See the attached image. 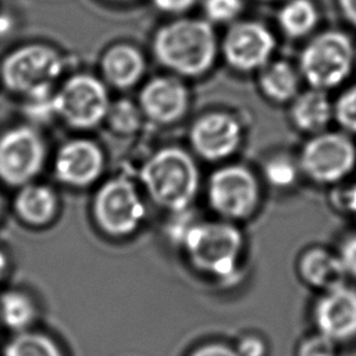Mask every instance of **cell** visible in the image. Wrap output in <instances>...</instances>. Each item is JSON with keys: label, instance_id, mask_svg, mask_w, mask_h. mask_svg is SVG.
Masks as SVG:
<instances>
[{"label": "cell", "instance_id": "cell-13", "mask_svg": "<svg viewBox=\"0 0 356 356\" xmlns=\"http://www.w3.org/2000/svg\"><path fill=\"white\" fill-rule=\"evenodd\" d=\"M193 152L207 160L220 161L236 152L241 143V125L227 113H207L195 120L189 131Z\"/></svg>", "mask_w": 356, "mask_h": 356}, {"label": "cell", "instance_id": "cell-36", "mask_svg": "<svg viewBox=\"0 0 356 356\" xmlns=\"http://www.w3.org/2000/svg\"><path fill=\"white\" fill-rule=\"evenodd\" d=\"M343 202H345L346 209L350 211V214H353L356 217V182L345 191Z\"/></svg>", "mask_w": 356, "mask_h": 356}, {"label": "cell", "instance_id": "cell-10", "mask_svg": "<svg viewBox=\"0 0 356 356\" xmlns=\"http://www.w3.org/2000/svg\"><path fill=\"white\" fill-rule=\"evenodd\" d=\"M207 200L224 220L248 218L260 200L257 178L242 164L222 165L207 181Z\"/></svg>", "mask_w": 356, "mask_h": 356}, {"label": "cell", "instance_id": "cell-28", "mask_svg": "<svg viewBox=\"0 0 356 356\" xmlns=\"http://www.w3.org/2000/svg\"><path fill=\"white\" fill-rule=\"evenodd\" d=\"M196 222L197 220L195 218V214L189 209L172 211V217L168 220L165 225L167 235L172 242L182 245L186 234Z\"/></svg>", "mask_w": 356, "mask_h": 356}, {"label": "cell", "instance_id": "cell-23", "mask_svg": "<svg viewBox=\"0 0 356 356\" xmlns=\"http://www.w3.org/2000/svg\"><path fill=\"white\" fill-rule=\"evenodd\" d=\"M318 14L310 0H289L278 13V24L282 32L292 39L309 35L317 25Z\"/></svg>", "mask_w": 356, "mask_h": 356}, {"label": "cell", "instance_id": "cell-40", "mask_svg": "<svg viewBox=\"0 0 356 356\" xmlns=\"http://www.w3.org/2000/svg\"><path fill=\"white\" fill-rule=\"evenodd\" d=\"M114 1H127V0H114Z\"/></svg>", "mask_w": 356, "mask_h": 356}, {"label": "cell", "instance_id": "cell-1", "mask_svg": "<svg viewBox=\"0 0 356 356\" xmlns=\"http://www.w3.org/2000/svg\"><path fill=\"white\" fill-rule=\"evenodd\" d=\"M152 49L156 60L171 72L199 76L216 61L217 36L207 19L178 18L157 29Z\"/></svg>", "mask_w": 356, "mask_h": 356}, {"label": "cell", "instance_id": "cell-22", "mask_svg": "<svg viewBox=\"0 0 356 356\" xmlns=\"http://www.w3.org/2000/svg\"><path fill=\"white\" fill-rule=\"evenodd\" d=\"M1 356H65L58 342L36 328L14 334L4 345Z\"/></svg>", "mask_w": 356, "mask_h": 356}, {"label": "cell", "instance_id": "cell-33", "mask_svg": "<svg viewBox=\"0 0 356 356\" xmlns=\"http://www.w3.org/2000/svg\"><path fill=\"white\" fill-rule=\"evenodd\" d=\"M191 356H238V353L224 343H207L196 349Z\"/></svg>", "mask_w": 356, "mask_h": 356}, {"label": "cell", "instance_id": "cell-29", "mask_svg": "<svg viewBox=\"0 0 356 356\" xmlns=\"http://www.w3.org/2000/svg\"><path fill=\"white\" fill-rule=\"evenodd\" d=\"M298 356H337V342L318 332L300 343Z\"/></svg>", "mask_w": 356, "mask_h": 356}, {"label": "cell", "instance_id": "cell-32", "mask_svg": "<svg viewBox=\"0 0 356 356\" xmlns=\"http://www.w3.org/2000/svg\"><path fill=\"white\" fill-rule=\"evenodd\" d=\"M196 0H153V4L157 10L165 14H182L193 7Z\"/></svg>", "mask_w": 356, "mask_h": 356}, {"label": "cell", "instance_id": "cell-27", "mask_svg": "<svg viewBox=\"0 0 356 356\" xmlns=\"http://www.w3.org/2000/svg\"><path fill=\"white\" fill-rule=\"evenodd\" d=\"M242 8V0H203V11L209 22H231L241 14Z\"/></svg>", "mask_w": 356, "mask_h": 356}, {"label": "cell", "instance_id": "cell-4", "mask_svg": "<svg viewBox=\"0 0 356 356\" xmlns=\"http://www.w3.org/2000/svg\"><path fill=\"white\" fill-rule=\"evenodd\" d=\"M242 245L241 231L227 221H197L182 243L195 268L222 280L236 271Z\"/></svg>", "mask_w": 356, "mask_h": 356}, {"label": "cell", "instance_id": "cell-35", "mask_svg": "<svg viewBox=\"0 0 356 356\" xmlns=\"http://www.w3.org/2000/svg\"><path fill=\"white\" fill-rule=\"evenodd\" d=\"M11 261L7 250L0 245V286L4 284L8 273H10Z\"/></svg>", "mask_w": 356, "mask_h": 356}, {"label": "cell", "instance_id": "cell-25", "mask_svg": "<svg viewBox=\"0 0 356 356\" xmlns=\"http://www.w3.org/2000/svg\"><path fill=\"white\" fill-rule=\"evenodd\" d=\"M298 167L292 159L284 154L271 157L264 165V177L275 188L291 186L298 178Z\"/></svg>", "mask_w": 356, "mask_h": 356}, {"label": "cell", "instance_id": "cell-15", "mask_svg": "<svg viewBox=\"0 0 356 356\" xmlns=\"http://www.w3.org/2000/svg\"><path fill=\"white\" fill-rule=\"evenodd\" d=\"M188 106V89L177 76H154L143 85L139 93L142 114L157 124L167 125L181 120Z\"/></svg>", "mask_w": 356, "mask_h": 356}, {"label": "cell", "instance_id": "cell-14", "mask_svg": "<svg viewBox=\"0 0 356 356\" xmlns=\"http://www.w3.org/2000/svg\"><path fill=\"white\" fill-rule=\"evenodd\" d=\"M314 321L337 343L356 338V288L342 284L325 291L314 306Z\"/></svg>", "mask_w": 356, "mask_h": 356}, {"label": "cell", "instance_id": "cell-31", "mask_svg": "<svg viewBox=\"0 0 356 356\" xmlns=\"http://www.w3.org/2000/svg\"><path fill=\"white\" fill-rule=\"evenodd\" d=\"M238 356H264L266 345L257 337H245L236 348Z\"/></svg>", "mask_w": 356, "mask_h": 356}, {"label": "cell", "instance_id": "cell-37", "mask_svg": "<svg viewBox=\"0 0 356 356\" xmlns=\"http://www.w3.org/2000/svg\"><path fill=\"white\" fill-rule=\"evenodd\" d=\"M13 18L10 14L0 13V38L7 35L13 29Z\"/></svg>", "mask_w": 356, "mask_h": 356}, {"label": "cell", "instance_id": "cell-6", "mask_svg": "<svg viewBox=\"0 0 356 356\" xmlns=\"http://www.w3.org/2000/svg\"><path fill=\"white\" fill-rule=\"evenodd\" d=\"M356 51L352 39L342 31H324L303 47L299 70L310 88H337L352 74Z\"/></svg>", "mask_w": 356, "mask_h": 356}, {"label": "cell", "instance_id": "cell-20", "mask_svg": "<svg viewBox=\"0 0 356 356\" xmlns=\"http://www.w3.org/2000/svg\"><path fill=\"white\" fill-rule=\"evenodd\" d=\"M39 318L36 298L25 288L13 286L0 291V325L18 334L35 328Z\"/></svg>", "mask_w": 356, "mask_h": 356}, {"label": "cell", "instance_id": "cell-34", "mask_svg": "<svg viewBox=\"0 0 356 356\" xmlns=\"http://www.w3.org/2000/svg\"><path fill=\"white\" fill-rule=\"evenodd\" d=\"M345 19L356 28V0H338Z\"/></svg>", "mask_w": 356, "mask_h": 356}, {"label": "cell", "instance_id": "cell-8", "mask_svg": "<svg viewBox=\"0 0 356 356\" xmlns=\"http://www.w3.org/2000/svg\"><path fill=\"white\" fill-rule=\"evenodd\" d=\"M146 214L145 203L132 181L124 177L107 179L92 200L97 228L108 236L122 238L135 232Z\"/></svg>", "mask_w": 356, "mask_h": 356}, {"label": "cell", "instance_id": "cell-18", "mask_svg": "<svg viewBox=\"0 0 356 356\" xmlns=\"http://www.w3.org/2000/svg\"><path fill=\"white\" fill-rule=\"evenodd\" d=\"M289 115L299 131L318 134L334 118V107L325 90L310 88L293 97Z\"/></svg>", "mask_w": 356, "mask_h": 356}, {"label": "cell", "instance_id": "cell-17", "mask_svg": "<svg viewBox=\"0 0 356 356\" xmlns=\"http://www.w3.org/2000/svg\"><path fill=\"white\" fill-rule=\"evenodd\" d=\"M145 70L146 61L140 50L127 43L113 44L103 53L100 60V71L104 81L117 89H128L136 85Z\"/></svg>", "mask_w": 356, "mask_h": 356}, {"label": "cell", "instance_id": "cell-16", "mask_svg": "<svg viewBox=\"0 0 356 356\" xmlns=\"http://www.w3.org/2000/svg\"><path fill=\"white\" fill-rule=\"evenodd\" d=\"M13 210L24 225L36 229L46 228L58 216L60 197L51 185L36 179L17 188Z\"/></svg>", "mask_w": 356, "mask_h": 356}, {"label": "cell", "instance_id": "cell-7", "mask_svg": "<svg viewBox=\"0 0 356 356\" xmlns=\"http://www.w3.org/2000/svg\"><path fill=\"white\" fill-rule=\"evenodd\" d=\"M56 118L75 129H90L106 120L110 99L103 81L88 72L63 79L54 90Z\"/></svg>", "mask_w": 356, "mask_h": 356}, {"label": "cell", "instance_id": "cell-9", "mask_svg": "<svg viewBox=\"0 0 356 356\" xmlns=\"http://www.w3.org/2000/svg\"><path fill=\"white\" fill-rule=\"evenodd\" d=\"M356 167V145L345 132L323 131L302 147L299 168L317 184H335Z\"/></svg>", "mask_w": 356, "mask_h": 356}, {"label": "cell", "instance_id": "cell-11", "mask_svg": "<svg viewBox=\"0 0 356 356\" xmlns=\"http://www.w3.org/2000/svg\"><path fill=\"white\" fill-rule=\"evenodd\" d=\"M274 47V35L257 21L232 24L221 43L225 61L241 72L261 70L270 61Z\"/></svg>", "mask_w": 356, "mask_h": 356}, {"label": "cell", "instance_id": "cell-30", "mask_svg": "<svg viewBox=\"0 0 356 356\" xmlns=\"http://www.w3.org/2000/svg\"><path fill=\"white\" fill-rule=\"evenodd\" d=\"M342 266L346 271V275H352L353 278H356V234L349 235L339 248V253H338Z\"/></svg>", "mask_w": 356, "mask_h": 356}, {"label": "cell", "instance_id": "cell-24", "mask_svg": "<svg viewBox=\"0 0 356 356\" xmlns=\"http://www.w3.org/2000/svg\"><path fill=\"white\" fill-rule=\"evenodd\" d=\"M142 110L129 99H118L110 103L106 121L110 128L121 135H129L139 129L142 122Z\"/></svg>", "mask_w": 356, "mask_h": 356}, {"label": "cell", "instance_id": "cell-39", "mask_svg": "<svg viewBox=\"0 0 356 356\" xmlns=\"http://www.w3.org/2000/svg\"><path fill=\"white\" fill-rule=\"evenodd\" d=\"M0 88H3V86H1V70H0Z\"/></svg>", "mask_w": 356, "mask_h": 356}, {"label": "cell", "instance_id": "cell-38", "mask_svg": "<svg viewBox=\"0 0 356 356\" xmlns=\"http://www.w3.org/2000/svg\"><path fill=\"white\" fill-rule=\"evenodd\" d=\"M3 213H4V199H3V195L0 192V220L3 218Z\"/></svg>", "mask_w": 356, "mask_h": 356}, {"label": "cell", "instance_id": "cell-5", "mask_svg": "<svg viewBox=\"0 0 356 356\" xmlns=\"http://www.w3.org/2000/svg\"><path fill=\"white\" fill-rule=\"evenodd\" d=\"M49 160V145L40 127L19 122L0 131V182L19 188L36 181Z\"/></svg>", "mask_w": 356, "mask_h": 356}, {"label": "cell", "instance_id": "cell-21", "mask_svg": "<svg viewBox=\"0 0 356 356\" xmlns=\"http://www.w3.org/2000/svg\"><path fill=\"white\" fill-rule=\"evenodd\" d=\"M259 86L266 97L275 103L293 100L299 90V75L286 60L267 63L259 75Z\"/></svg>", "mask_w": 356, "mask_h": 356}, {"label": "cell", "instance_id": "cell-2", "mask_svg": "<svg viewBox=\"0 0 356 356\" xmlns=\"http://www.w3.org/2000/svg\"><path fill=\"white\" fill-rule=\"evenodd\" d=\"M140 181L150 199L172 213L189 209L199 191L200 174L186 150L168 146L154 152L143 163Z\"/></svg>", "mask_w": 356, "mask_h": 356}, {"label": "cell", "instance_id": "cell-41", "mask_svg": "<svg viewBox=\"0 0 356 356\" xmlns=\"http://www.w3.org/2000/svg\"><path fill=\"white\" fill-rule=\"evenodd\" d=\"M0 327H1V325H0Z\"/></svg>", "mask_w": 356, "mask_h": 356}, {"label": "cell", "instance_id": "cell-12", "mask_svg": "<svg viewBox=\"0 0 356 356\" xmlns=\"http://www.w3.org/2000/svg\"><path fill=\"white\" fill-rule=\"evenodd\" d=\"M51 168L60 184L86 188L100 178L104 170V153L92 139L72 138L57 147Z\"/></svg>", "mask_w": 356, "mask_h": 356}, {"label": "cell", "instance_id": "cell-19", "mask_svg": "<svg viewBox=\"0 0 356 356\" xmlns=\"http://www.w3.org/2000/svg\"><path fill=\"white\" fill-rule=\"evenodd\" d=\"M299 273L306 284L324 291L345 284L346 277L339 256L323 248L307 249L300 256Z\"/></svg>", "mask_w": 356, "mask_h": 356}, {"label": "cell", "instance_id": "cell-3", "mask_svg": "<svg viewBox=\"0 0 356 356\" xmlns=\"http://www.w3.org/2000/svg\"><path fill=\"white\" fill-rule=\"evenodd\" d=\"M65 67L61 53L47 43L31 42L0 60L1 86L22 100L53 95Z\"/></svg>", "mask_w": 356, "mask_h": 356}, {"label": "cell", "instance_id": "cell-26", "mask_svg": "<svg viewBox=\"0 0 356 356\" xmlns=\"http://www.w3.org/2000/svg\"><path fill=\"white\" fill-rule=\"evenodd\" d=\"M334 118L349 134L356 135V85L346 88L332 104Z\"/></svg>", "mask_w": 356, "mask_h": 356}]
</instances>
